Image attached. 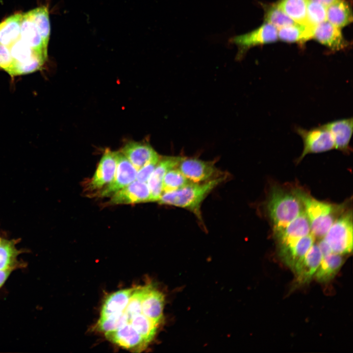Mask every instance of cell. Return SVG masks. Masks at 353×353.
Returning a JSON list of instances; mask_svg holds the SVG:
<instances>
[{"label":"cell","mask_w":353,"mask_h":353,"mask_svg":"<svg viewBox=\"0 0 353 353\" xmlns=\"http://www.w3.org/2000/svg\"><path fill=\"white\" fill-rule=\"evenodd\" d=\"M138 170L147 162L159 158L160 156L148 143L130 141L120 151Z\"/></svg>","instance_id":"ac0fdd59"},{"label":"cell","mask_w":353,"mask_h":353,"mask_svg":"<svg viewBox=\"0 0 353 353\" xmlns=\"http://www.w3.org/2000/svg\"><path fill=\"white\" fill-rule=\"evenodd\" d=\"M343 255L330 253L324 256L314 277L319 282H327L332 279L344 263Z\"/></svg>","instance_id":"603a6c76"},{"label":"cell","mask_w":353,"mask_h":353,"mask_svg":"<svg viewBox=\"0 0 353 353\" xmlns=\"http://www.w3.org/2000/svg\"><path fill=\"white\" fill-rule=\"evenodd\" d=\"M117 166L112 180L101 188L99 196H111L117 191L136 180L137 170L128 159L120 151H116Z\"/></svg>","instance_id":"ba28073f"},{"label":"cell","mask_w":353,"mask_h":353,"mask_svg":"<svg viewBox=\"0 0 353 353\" xmlns=\"http://www.w3.org/2000/svg\"><path fill=\"white\" fill-rule=\"evenodd\" d=\"M181 156H161L151 175L147 184L150 189L151 202H158L163 194L162 183L166 173L177 167Z\"/></svg>","instance_id":"7c38bea8"},{"label":"cell","mask_w":353,"mask_h":353,"mask_svg":"<svg viewBox=\"0 0 353 353\" xmlns=\"http://www.w3.org/2000/svg\"><path fill=\"white\" fill-rule=\"evenodd\" d=\"M352 20V9L345 0H339L327 7V21L337 27L346 26Z\"/></svg>","instance_id":"cb8c5ba5"},{"label":"cell","mask_w":353,"mask_h":353,"mask_svg":"<svg viewBox=\"0 0 353 353\" xmlns=\"http://www.w3.org/2000/svg\"><path fill=\"white\" fill-rule=\"evenodd\" d=\"M353 118L338 120L325 124L333 138L335 149L346 151L353 133Z\"/></svg>","instance_id":"ffe728a7"},{"label":"cell","mask_w":353,"mask_h":353,"mask_svg":"<svg viewBox=\"0 0 353 353\" xmlns=\"http://www.w3.org/2000/svg\"><path fill=\"white\" fill-rule=\"evenodd\" d=\"M313 38L333 50H344L349 46L341 28L327 21L314 27Z\"/></svg>","instance_id":"9a60e30c"},{"label":"cell","mask_w":353,"mask_h":353,"mask_svg":"<svg viewBox=\"0 0 353 353\" xmlns=\"http://www.w3.org/2000/svg\"><path fill=\"white\" fill-rule=\"evenodd\" d=\"M20 37L34 50L48 56V46L45 44L35 24L25 13H23Z\"/></svg>","instance_id":"44dd1931"},{"label":"cell","mask_w":353,"mask_h":353,"mask_svg":"<svg viewBox=\"0 0 353 353\" xmlns=\"http://www.w3.org/2000/svg\"><path fill=\"white\" fill-rule=\"evenodd\" d=\"M2 239H3L0 236V243L1 242Z\"/></svg>","instance_id":"e575fe53"},{"label":"cell","mask_w":353,"mask_h":353,"mask_svg":"<svg viewBox=\"0 0 353 353\" xmlns=\"http://www.w3.org/2000/svg\"><path fill=\"white\" fill-rule=\"evenodd\" d=\"M177 168L193 182H202L227 175L218 169L215 161H204L197 158L182 157Z\"/></svg>","instance_id":"5b68a950"},{"label":"cell","mask_w":353,"mask_h":353,"mask_svg":"<svg viewBox=\"0 0 353 353\" xmlns=\"http://www.w3.org/2000/svg\"><path fill=\"white\" fill-rule=\"evenodd\" d=\"M12 63V59L8 48L0 44V69L7 73Z\"/></svg>","instance_id":"1f68e13d"},{"label":"cell","mask_w":353,"mask_h":353,"mask_svg":"<svg viewBox=\"0 0 353 353\" xmlns=\"http://www.w3.org/2000/svg\"><path fill=\"white\" fill-rule=\"evenodd\" d=\"M314 0L317 1L327 7L339 0Z\"/></svg>","instance_id":"836d02e7"},{"label":"cell","mask_w":353,"mask_h":353,"mask_svg":"<svg viewBox=\"0 0 353 353\" xmlns=\"http://www.w3.org/2000/svg\"><path fill=\"white\" fill-rule=\"evenodd\" d=\"M315 238L310 233L299 239L294 245L278 250L282 262L294 273L314 243Z\"/></svg>","instance_id":"2e32d148"},{"label":"cell","mask_w":353,"mask_h":353,"mask_svg":"<svg viewBox=\"0 0 353 353\" xmlns=\"http://www.w3.org/2000/svg\"><path fill=\"white\" fill-rule=\"evenodd\" d=\"M160 157L158 159H155L147 162L143 167L137 170L136 180L141 182L147 183V181L155 168Z\"/></svg>","instance_id":"4dcf8cb0"},{"label":"cell","mask_w":353,"mask_h":353,"mask_svg":"<svg viewBox=\"0 0 353 353\" xmlns=\"http://www.w3.org/2000/svg\"><path fill=\"white\" fill-rule=\"evenodd\" d=\"M133 288L116 291L105 299L101 309V319L118 318L127 305Z\"/></svg>","instance_id":"d6986e66"},{"label":"cell","mask_w":353,"mask_h":353,"mask_svg":"<svg viewBox=\"0 0 353 353\" xmlns=\"http://www.w3.org/2000/svg\"><path fill=\"white\" fill-rule=\"evenodd\" d=\"M323 255L318 244H313L306 254L299 268L294 273L295 278L291 290L310 282L321 262Z\"/></svg>","instance_id":"9c48e42d"},{"label":"cell","mask_w":353,"mask_h":353,"mask_svg":"<svg viewBox=\"0 0 353 353\" xmlns=\"http://www.w3.org/2000/svg\"><path fill=\"white\" fill-rule=\"evenodd\" d=\"M164 296L151 284L146 285L142 302L143 314L154 323L159 326L163 319Z\"/></svg>","instance_id":"e0dca14e"},{"label":"cell","mask_w":353,"mask_h":353,"mask_svg":"<svg viewBox=\"0 0 353 353\" xmlns=\"http://www.w3.org/2000/svg\"><path fill=\"white\" fill-rule=\"evenodd\" d=\"M314 27L298 23L284 26L277 29L278 39L288 43H304L313 38Z\"/></svg>","instance_id":"7402d4cb"},{"label":"cell","mask_w":353,"mask_h":353,"mask_svg":"<svg viewBox=\"0 0 353 353\" xmlns=\"http://www.w3.org/2000/svg\"><path fill=\"white\" fill-rule=\"evenodd\" d=\"M227 176L202 182H191L176 190L163 193L158 202L161 204L183 208L192 212L202 221L201 205L207 196Z\"/></svg>","instance_id":"6da1fadb"},{"label":"cell","mask_w":353,"mask_h":353,"mask_svg":"<svg viewBox=\"0 0 353 353\" xmlns=\"http://www.w3.org/2000/svg\"><path fill=\"white\" fill-rule=\"evenodd\" d=\"M23 13L11 15L0 23V44L9 47L19 37Z\"/></svg>","instance_id":"d4e9b609"},{"label":"cell","mask_w":353,"mask_h":353,"mask_svg":"<svg viewBox=\"0 0 353 353\" xmlns=\"http://www.w3.org/2000/svg\"><path fill=\"white\" fill-rule=\"evenodd\" d=\"M311 233L310 227L304 210L281 232L275 235L278 250L294 245L300 238Z\"/></svg>","instance_id":"8fae6325"},{"label":"cell","mask_w":353,"mask_h":353,"mask_svg":"<svg viewBox=\"0 0 353 353\" xmlns=\"http://www.w3.org/2000/svg\"><path fill=\"white\" fill-rule=\"evenodd\" d=\"M277 39V29L271 24L265 23L252 31L230 38L229 42L237 46V58L239 59L251 48L273 43Z\"/></svg>","instance_id":"52a82bcc"},{"label":"cell","mask_w":353,"mask_h":353,"mask_svg":"<svg viewBox=\"0 0 353 353\" xmlns=\"http://www.w3.org/2000/svg\"><path fill=\"white\" fill-rule=\"evenodd\" d=\"M117 166L116 152L106 150L88 183L92 190L101 189L113 179Z\"/></svg>","instance_id":"5bb4252c"},{"label":"cell","mask_w":353,"mask_h":353,"mask_svg":"<svg viewBox=\"0 0 353 353\" xmlns=\"http://www.w3.org/2000/svg\"><path fill=\"white\" fill-rule=\"evenodd\" d=\"M297 131L303 143V151L298 162L308 154L320 153L335 149L333 138L326 125L310 129L298 128Z\"/></svg>","instance_id":"8992f818"},{"label":"cell","mask_w":353,"mask_h":353,"mask_svg":"<svg viewBox=\"0 0 353 353\" xmlns=\"http://www.w3.org/2000/svg\"><path fill=\"white\" fill-rule=\"evenodd\" d=\"M105 335L110 341L134 352H141L149 345L145 339L128 324H124L114 331L105 333Z\"/></svg>","instance_id":"4fadbf2b"},{"label":"cell","mask_w":353,"mask_h":353,"mask_svg":"<svg viewBox=\"0 0 353 353\" xmlns=\"http://www.w3.org/2000/svg\"><path fill=\"white\" fill-rule=\"evenodd\" d=\"M111 204H134L151 202L150 189L147 182L134 180L111 195Z\"/></svg>","instance_id":"30bf717a"},{"label":"cell","mask_w":353,"mask_h":353,"mask_svg":"<svg viewBox=\"0 0 353 353\" xmlns=\"http://www.w3.org/2000/svg\"><path fill=\"white\" fill-rule=\"evenodd\" d=\"M264 8L265 23L271 24L277 29L296 23L278 7L277 3L265 5Z\"/></svg>","instance_id":"83f0119b"},{"label":"cell","mask_w":353,"mask_h":353,"mask_svg":"<svg viewBox=\"0 0 353 353\" xmlns=\"http://www.w3.org/2000/svg\"><path fill=\"white\" fill-rule=\"evenodd\" d=\"M267 207L275 235L304 210L298 189L290 191L278 187L272 189Z\"/></svg>","instance_id":"7a4b0ae2"},{"label":"cell","mask_w":353,"mask_h":353,"mask_svg":"<svg viewBox=\"0 0 353 353\" xmlns=\"http://www.w3.org/2000/svg\"><path fill=\"white\" fill-rule=\"evenodd\" d=\"M327 21V6L314 0H308L306 24L312 26Z\"/></svg>","instance_id":"f546056e"},{"label":"cell","mask_w":353,"mask_h":353,"mask_svg":"<svg viewBox=\"0 0 353 353\" xmlns=\"http://www.w3.org/2000/svg\"><path fill=\"white\" fill-rule=\"evenodd\" d=\"M318 245L323 256L332 252L330 247L323 238L321 239Z\"/></svg>","instance_id":"d6a6232c"},{"label":"cell","mask_w":353,"mask_h":353,"mask_svg":"<svg viewBox=\"0 0 353 353\" xmlns=\"http://www.w3.org/2000/svg\"><path fill=\"white\" fill-rule=\"evenodd\" d=\"M352 212H342L323 238L332 253L345 255L352 252L353 236Z\"/></svg>","instance_id":"277c9868"},{"label":"cell","mask_w":353,"mask_h":353,"mask_svg":"<svg viewBox=\"0 0 353 353\" xmlns=\"http://www.w3.org/2000/svg\"><path fill=\"white\" fill-rule=\"evenodd\" d=\"M191 182L184 176L177 167L171 169L166 173L163 178L162 183L163 192H169L176 190Z\"/></svg>","instance_id":"f1b7e54d"},{"label":"cell","mask_w":353,"mask_h":353,"mask_svg":"<svg viewBox=\"0 0 353 353\" xmlns=\"http://www.w3.org/2000/svg\"><path fill=\"white\" fill-rule=\"evenodd\" d=\"M298 192L309 223L311 233L315 238H323L344 211V207L317 200L299 190Z\"/></svg>","instance_id":"3957f363"},{"label":"cell","mask_w":353,"mask_h":353,"mask_svg":"<svg viewBox=\"0 0 353 353\" xmlns=\"http://www.w3.org/2000/svg\"><path fill=\"white\" fill-rule=\"evenodd\" d=\"M25 14L35 24L45 44L48 46L50 32L48 7L45 6L37 7Z\"/></svg>","instance_id":"4316f807"},{"label":"cell","mask_w":353,"mask_h":353,"mask_svg":"<svg viewBox=\"0 0 353 353\" xmlns=\"http://www.w3.org/2000/svg\"><path fill=\"white\" fill-rule=\"evenodd\" d=\"M308 0H280L278 7L295 23L306 24Z\"/></svg>","instance_id":"484cf974"}]
</instances>
